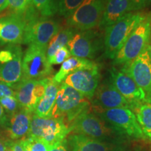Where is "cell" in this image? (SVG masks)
Returning <instances> with one entry per match:
<instances>
[{
    "instance_id": "obj_1",
    "label": "cell",
    "mask_w": 151,
    "mask_h": 151,
    "mask_svg": "<svg viewBox=\"0 0 151 151\" xmlns=\"http://www.w3.org/2000/svg\"><path fill=\"white\" fill-rule=\"evenodd\" d=\"M69 128L70 133L85 136L101 142L126 144L127 141V138L90 110L76 118Z\"/></svg>"
},
{
    "instance_id": "obj_2",
    "label": "cell",
    "mask_w": 151,
    "mask_h": 151,
    "mask_svg": "<svg viewBox=\"0 0 151 151\" xmlns=\"http://www.w3.org/2000/svg\"><path fill=\"white\" fill-rule=\"evenodd\" d=\"M90 109L91 103L82 94L62 83L59 87L51 118L61 119L69 127L76 118Z\"/></svg>"
},
{
    "instance_id": "obj_3",
    "label": "cell",
    "mask_w": 151,
    "mask_h": 151,
    "mask_svg": "<svg viewBox=\"0 0 151 151\" xmlns=\"http://www.w3.org/2000/svg\"><path fill=\"white\" fill-rule=\"evenodd\" d=\"M151 36V11H145L142 19L113 58L114 65H127L135 60L148 46Z\"/></svg>"
},
{
    "instance_id": "obj_4",
    "label": "cell",
    "mask_w": 151,
    "mask_h": 151,
    "mask_svg": "<svg viewBox=\"0 0 151 151\" xmlns=\"http://www.w3.org/2000/svg\"><path fill=\"white\" fill-rule=\"evenodd\" d=\"M145 11H132L120 18L118 22L105 29L104 46L106 57L113 59L130 34L142 19Z\"/></svg>"
},
{
    "instance_id": "obj_5",
    "label": "cell",
    "mask_w": 151,
    "mask_h": 151,
    "mask_svg": "<svg viewBox=\"0 0 151 151\" xmlns=\"http://www.w3.org/2000/svg\"><path fill=\"white\" fill-rule=\"evenodd\" d=\"M91 109L94 114L127 139H144L134 113L130 109L125 108L99 109L92 107Z\"/></svg>"
},
{
    "instance_id": "obj_6",
    "label": "cell",
    "mask_w": 151,
    "mask_h": 151,
    "mask_svg": "<svg viewBox=\"0 0 151 151\" xmlns=\"http://www.w3.org/2000/svg\"><path fill=\"white\" fill-rule=\"evenodd\" d=\"M69 134V128L61 119L39 118L34 115L28 137L42 141L51 147L65 140Z\"/></svg>"
},
{
    "instance_id": "obj_7",
    "label": "cell",
    "mask_w": 151,
    "mask_h": 151,
    "mask_svg": "<svg viewBox=\"0 0 151 151\" xmlns=\"http://www.w3.org/2000/svg\"><path fill=\"white\" fill-rule=\"evenodd\" d=\"M23 40L25 44L37 45L47 48L51 39L59 32L60 26L58 22L42 17L38 14L25 19Z\"/></svg>"
},
{
    "instance_id": "obj_8",
    "label": "cell",
    "mask_w": 151,
    "mask_h": 151,
    "mask_svg": "<svg viewBox=\"0 0 151 151\" xmlns=\"http://www.w3.org/2000/svg\"><path fill=\"white\" fill-rule=\"evenodd\" d=\"M106 0H84L69 18L70 27L86 31L99 26Z\"/></svg>"
},
{
    "instance_id": "obj_9",
    "label": "cell",
    "mask_w": 151,
    "mask_h": 151,
    "mask_svg": "<svg viewBox=\"0 0 151 151\" xmlns=\"http://www.w3.org/2000/svg\"><path fill=\"white\" fill-rule=\"evenodd\" d=\"M46 47L29 45L22 57V79L45 78L52 73V66L46 55Z\"/></svg>"
},
{
    "instance_id": "obj_10",
    "label": "cell",
    "mask_w": 151,
    "mask_h": 151,
    "mask_svg": "<svg viewBox=\"0 0 151 151\" xmlns=\"http://www.w3.org/2000/svg\"><path fill=\"white\" fill-rule=\"evenodd\" d=\"M122 70L134 79L144 94L146 103L151 104V59L148 46L135 60L123 65Z\"/></svg>"
},
{
    "instance_id": "obj_11",
    "label": "cell",
    "mask_w": 151,
    "mask_h": 151,
    "mask_svg": "<svg viewBox=\"0 0 151 151\" xmlns=\"http://www.w3.org/2000/svg\"><path fill=\"white\" fill-rule=\"evenodd\" d=\"M48 79V78L40 80L22 79L18 83L15 85V97L20 108L32 113L35 112L38 103L46 91Z\"/></svg>"
},
{
    "instance_id": "obj_12",
    "label": "cell",
    "mask_w": 151,
    "mask_h": 151,
    "mask_svg": "<svg viewBox=\"0 0 151 151\" xmlns=\"http://www.w3.org/2000/svg\"><path fill=\"white\" fill-rule=\"evenodd\" d=\"M67 46L73 56L91 60L95 58L103 45L101 36L90 29L75 33Z\"/></svg>"
},
{
    "instance_id": "obj_13",
    "label": "cell",
    "mask_w": 151,
    "mask_h": 151,
    "mask_svg": "<svg viewBox=\"0 0 151 151\" xmlns=\"http://www.w3.org/2000/svg\"><path fill=\"white\" fill-rule=\"evenodd\" d=\"M110 81L116 90L132 106V111L146 103L145 95L134 79L125 71L113 67L110 70Z\"/></svg>"
},
{
    "instance_id": "obj_14",
    "label": "cell",
    "mask_w": 151,
    "mask_h": 151,
    "mask_svg": "<svg viewBox=\"0 0 151 151\" xmlns=\"http://www.w3.org/2000/svg\"><path fill=\"white\" fill-rule=\"evenodd\" d=\"M100 78L99 68L97 65L90 69H81L71 73L63 83L90 100L99 86Z\"/></svg>"
},
{
    "instance_id": "obj_15",
    "label": "cell",
    "mask_w": 151,
    "mask_h": 151,
    "mask_svg": "<svg viewBox=\"0 0 151 151\" xmlns=\"http://www.w3.org/2000/svg\"><path fill=\"white\" fill-rule=\"evenodd\" d=\"M92 108L111 109L125 108L132 111V106L110 81L99 85L90 99Z\"/></svg>"
},
{
    "instance_id": "obj_16",
    "label": "cell",
    "mask_w": 151,
    "mask_h": 151,
    "mask_svg": "<svg viewBox=\"0 0 151 151\" xmlns=\"http://www.w3.org/2000/svg\"><path fill=\"white\" fill-rule=\"evenodd\" d=\"M26 22L23 16L13 14L0 18V45L22 43Z\"/></svg>"
},
{
    "instance_id": "obj_17",
    "label": "cell",
    "mask_w": 151,
    "mask_h": 151,
    "mask_svg": "<svg viewBox=\"0 0 151 151\" xmlns=\"http://www.w3.org/2000/svg\"><path fill=\"white\" fill-rule=\"evenodd\" d=\"M68 151H127L126 144H113L70 133L67 136Z\"/></svg>"
},
{
    "instance_id": "obj_18",
    "label": "cell",
    "mask_w": 151,
    "mask_h": 151,
    "mask_svg": "<svg viewBox=\"0 0 151 151\" xmlns=\"http://www.w3.org/2000/svg\"><path fill=\"white\" fill-rule=\"evenodd\" d=\"M132 11L134 9L131 0H106L99 27L106 29Z\"/></svg>"
},
{
    "instance_id": "obj_19",
    "label": "cell",
    "mask_w": 151,
    "mask_h": 151,
    "mask_svg": "<svg viewBox=\"0 0 151 151\" xmlns=\"http://www.w3.org/2000/svg\"><path fill=\"white\" fill-rule=\"evenodd\" d=\"M32 116V113L21 109L11 115L6 124L7 135L11 139H19L29 134Z\"/></svg>"
},
{
    "instance_id": "obj_20",
    "label": "cell",
    "mask_w": 151,
    "mask_h": 151,
    "mask_svg": "<svg viewBox=\"0 0 151 151\" xmlns=\"http://www.w3.org/2000/svg\"><path fill=\"white\" fill-rule=\"evenodd\" d=\"M60 85L56 83L52 78H48L46 87V91L43 97L36 107L35 113L39 118H51L52 111Z\"/></svg>"
},
{
    "instance_id": "obj_21",
    "label": "cell",
    "mask_w": 151,
    "mask_h": 151,
    "mask_svg": "<svg viewBox=\"0 0 151 151\" xmlns=\"http://www.w3.org/2000/svg\"><path fill=\"white\" fill-rule=\"evenodd\" d=\"M97 65V64L92 60L74 56L70 57L62 64L60 70L52 79L55 83L60 85L71 73L81 69H90Z\"/></svg>"
},
{
    "instance_id": "obj_22",
    "label": "cell",
    "mask_w": 151,
    "mask_h": 151,
    "mask_svg": "<svg viewBox=\"0 0 151 151\" xmlns=\"http://www.w3.org/2000/svg\"><path fill=\"white\" fill-rule=\"evenodd\" d=\"M75 31L72 27H68L59 31L49 42L46 48V55L49 60L58 50L67 46L69 41L72 39Z\"/></svg>"
},
{
    "instance_id": "obj_23",
    "label": "cell",
    "mask_w": 151,
    "mask_h": 151,
    "mask_svg": "<svg viewBox=\"0 0 151 151\" xmlns=\"http://www.w3.org/2000/svg\"><path fill=\"white\" fill-rule=\"evenodd\" d=\"M133 112L140 126L144 139L151 143V104H143L137 107Z\"/></svg>"
},
{
    "instance_id": "obj_24",
    "label": "cell",
    "mask_w": 151,
    "mask_h": 151,
    "mask_svg": "<svg viewBox=\"0 0 151 151\" xmlns=\"http://www.w3.org/2000/svg\"><path fill=\"white\" fill-rule=\"evenodd\" d=\"M9 6L14 14L26 17L37 12L31 0H8Z\"/></svg>"
},
{
    "instance_id": "obj_25",
    "label": "cell",
    "mask_w": 151,
    "mask_h": 151,
    "mask_svg": "<svg viewBox=\"0 0 151 151\" xmlns=\"http://www.w3.org/2000/svg\"><path fill=\"white\" fill-rule=\"evenodd\" d=\"M38 12L44 18H48L57 12V0H31Z\"/></svg>"
},
{
    "instance_id": "obj_26",
    "label": "cell",
    "mask_w": 151,
    "mask_h": 151,
    "mask_svg": "<svg viewBox=\"0 0 151 151\" xmlns=\"http://www.w3.org/2000/svg\"><path fill=\"white\" fill-rule=\"evenodd\" d=\"M84 0H57V11L61 16L69 18Z\"/></svg>"
},
{
    "instance_id": "obj_27",
    "label": "cell",
    "mask_w": 151,
    "mask_h": 151,
    "mask_svg": "<svg viewBox=\"0 0 151 151\" xmlns=\"http://www.w3.org/2000/svg\"><path fill=\"white\" fill-rule=\"evenodd\" d=\"M0 104L2 106L4 111L10 114L11 116L16 113L18 107H20L18 100L15 96H7L1 98Z\"/></svg>"
},
{
    "instance_id": "obj_28",
    "label": "cell",
    "mask_w": 151,
    "mask_h": 151,
    "mask_svg": "<svg viewBox=\"0 0 151 151\" xmlns=\"http://www.w3.org/2000/svg\"><path fill=\"white\" fill-rule=\"evenodd\" d=\"M71 57V52L67 46L60 48L56 52V53L48 60L50 65H60L62 64L65 60L69 59Z\"/></svg>"
},
{
    "instance_id": "obj_29",
    "label": "cell",
    "mask_w": 151,
    "mask_h": 151,
    "mask_svg": "<svg viewBox=\"0 0 151 151\" xmlns=\"http://www.w3.org/2000/svg\"><path fill=\"white\" fill-rule=\"evenodd\" d=\"M29 141L30 151H48L50 146L47 143L39 139L27 137Z\"/></svg>"
},
{
    "instance_id": "obj_30",
    "label": "cell",
    "mask_w": 151,
    "mask_h": 151,
    "mask_svg": "<svg viewBox=\"0 0 151 151\" xmlns=\"http://www.w3.org/2000/svg\"><path fill=\"white\" fill-rule=\"evenodd\" d=\"M10 151H30L28 138L10 143Z\"/></svg>"
},
{
    "instance_id": "obj_31",
    "label": "cell",
    "mask_w": 151,
    "mask_h": 151,
    "mask_svg": "<svg viewBox=\"0 0 151 151\" xmlns=\"http://www.w3.org/2000/svg\"><path fill=\"white\" fill-rule=\"evenodd\" d=\"M7 96H15V92L12 87L0 83V99Z\"/></svg>"
},
{
    "instance_id": "obj_32",
    "label": "cell",
    "mask_w": 151,
    "mask_h": 151,
    "mask_svg": "<svg viewBox=\"0 0 151 151\" xmlns=\"http://www.w3.org/2000/svg\"><path fill=\"white\" fill-rule=\"evenodd\" d=\"M49 151H68L67 140H64L62 142L56 143L54 146L50 147Z\"/></svg>"
},
{
    "instance_id": "obj_33",
    "label": "cell",
    "mask_w": 151,
    "mask_h": 151,
    "mask_svg": "<svg viewBox=\"0 0 151 151\" xmlns=\"http://www.w3.org/2000/svg\"><path fill=\"white\" fill-rule=\"evenodd\" d=\"M135 11L143 9L146 7V0H131Z\"/></svg>"
},
{
    "instance_id": "obj_34",
    "label": "cell",
    "mask_w": 151,
    "mask_h": 151,
    "mask_svg": "<svg viewBox=\"0 0 151 151\" xmlns=\"http://www.w3.org/2000/svg\"><path fill=\"white\" fill-rule=\"evenodd\" d=\"M7 122H8V118L2 106L0 104V125H6Z\"/></svg>"
},
{
    "instance_id": "obj_35",
    "label": "cell",
    "mask_w": 151,
    "mask_h": 151,
    "mask_svg": "<svg viewBox=\"0 0 151 151\" xmlns=\"http://www.w3.org/2000/svg\"><path fill=\"white\" fill-rule=\"evenodd\" d=\"M9 7L8 0H0V13L5 10Z\"/></svg>"
},
{
    "instance_id": "obj_36",
    "label": "cell",
    "mask_w": 151,
    "mask_h": 151,
    "mask_svg": "<svg viewBox=\"0 0 151 151\" xmlns=\"http://www.w3.org/2000/svg\"><path fill=\"white\" fill-rule=\"evenodd\" d=\"M0 151H10V143H6L0 140Z\"/></svg>"
},
{
    "instance_id": "obj_37",
    "label": "cell",
    "mask_w": 151,
    "mask_h": 151,
    "mask_svg": "<svg viewBox=\"0 0 151 151\" xmlns=\"http://www.w3.org/2000/svg\"><path fill=\"white\" fill-rule=\"evenodd\" d=\"M148 52H149V55H150V59H151V36H150V41H149V43H148Z\"/></svg>"
},
{
    "instance_id": "obj_38",
    "label": "cell",
    "mask_w": 151,
    "mask_h": 151,
    "mask_svg": "<svg viewBox=\"0 0 151 151\" xmlns=\"http://www.w3.org/2000/svg\"><path fill=\"white\" fill-rule=\"evenodd\" d=\"M151 0H146V6H150Z\"/></svg>"
}]
</instances>
